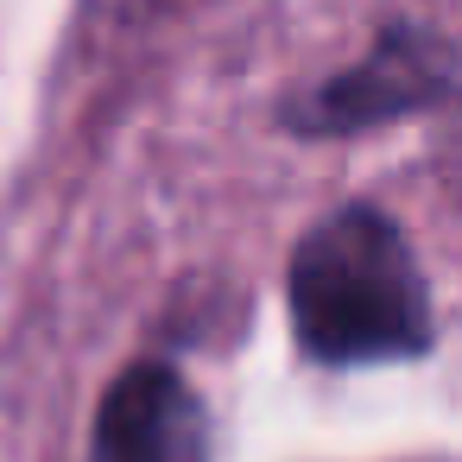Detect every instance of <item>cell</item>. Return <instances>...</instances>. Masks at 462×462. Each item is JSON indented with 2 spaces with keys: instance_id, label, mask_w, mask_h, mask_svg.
<instances>
[{
  "instance_id": "cell-2",
  "label": "cell",
  "mask_w": 462,
  "mask_h": 462,
  "mask_svg": "<svg viewBox=\"0 0 462 462\" xmlns=\"http://www.w3.org/2000/svg\"><path fill=\"white\" fill-rule=\"evenodd\" d=\"M209 424L171 367H134L108 386L89 462H203Z\"/></svg>"
},
{
  "instance_id": "cell-1",
  "label": "cell",
  "mask_w": 462,
  "mask_h": 462,
  "mask_svg": "<svg viewBox=\"0 0 462 462\" xmlns=\"http://www.w3.org/2000/svg\"><path fill=\"white\" fill-rule=\"evenodd\" d=\"M291 323L298 342L329 367L399 361L430 336L424 279L380 209H336L298 241L291 260Z\"/></svg>"
}]
</instances>
